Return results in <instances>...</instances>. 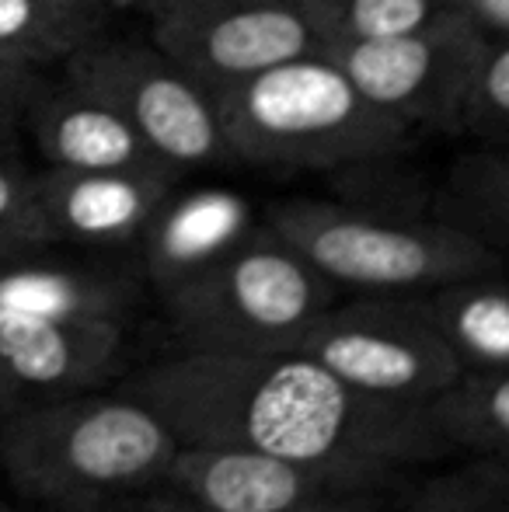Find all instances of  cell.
Wrapping results in <instances>:
<instances>
[{"mask_svg": "<svg viewBox=\"0 0 509 512\" xmlns=\"http://www.w3.org/2000/svg\"><path fill=\"white\" fill-rule=\"evenodd\" d=\"M126 394L189 446H241L387 478L450 453L426 405L370 398L297 349H182L136 373Z\"/></svg>", "mask_w": 509, "mask_h": 512, "instance_id": "obj_1", "label": "cell"}, {"mask_svg": "<svg viewBox=\"0 0 509 512\" xmlns=\"http://www.w3.org/2000/svg\"><path fill=\"white\" fill-rule=\"evenodd\" d=\"M178 436L133 394H60L0 418V471L25 499L49 509L109 506L157 488Z\"/></svg>", "mask_w": 509, "mask_h": 512, "instance_id": "obj_2", "label": "cell"}, {"mask_svg": "<svg viewBox=\"0 0 509 512\" xmlns=\"http://www.w3.org/2000/svg\"><path fill=\"white\" fill-rule=\"evenodd\" d=\"M213 98L231 157L252 168L335 175L398 157L419 140L325 53L258 70Z\"/></svg>", "mask_w": 509, "mask_h": 512, "instance_id": "obj_3", "label": "cell"}, {"mask_svg": "<svg viewBox=\"0 0 509 512\" xmlns=\"http://www.w3.org/2000/svg\"><path fill=\"white\" fill-rule=\"evenodd\" d=\"M262 220L335 290L415 297L506 265L471 230L419 209L293 196L272 203Z\"/></svg>", "mask_w": 509, "mask_h": 512, "instance_id": "obj_4", "label": "cell"}, {"mask_svg": "<svg viewBox=\"0 0 509 512\" xmlns=\"http://www.w3.org/2000/svg\"><path fill=\"white\" fill-rule=\"evenodd\" d=\"M157 297L182 349L283 352L335 304V286L262 220L227 255Z\"/></svg>", "mask_w": 509, "mask_h": 512, "instance_id": "obj_5", "label": "cell"}, {"mask_svg": "<svg viewBox=\"0 0 509 512\" xmlns=\"http://www.w3.org/2000/svg\"><path fill=\"white\" fill-rule=\"evenodd\" d=\"M63 81L112 105L182 175L234 161L217 98L150 39L98 35L63 63Z\"/></svg>", "mask_w": 509, "mask_h": 512, "instance_id": "obj_6", "label": "cell"}, {"mask_svg": "<svg viewBox=\"0 0 509 512\" xmlns=\"http://www.w3.org/2000/svg\"><path fill=\"white\" fill-rule=\"evenodd\" d=\"M492 35L471 14L443 7L387 39L321 49L349 81L415 133H464V112Z\"/></svg>", "mask_w": 509, "mask_h": 512, "instance_id": "obj_7", "label": "cell"}, {"mask_svg": "<svg viewBox=\"0 0 509 512\" xmlns=\"http://www.w3.org/2000/svg\"><path fill=\"white\" fill-rule=\"evenodd\" d=\"M297 352L356 391L398 405H429L464 377L419 297L356 293V300L328 307L304 331Z\"/></svg>", "mask_w": 509, "mask_h": 512, "instance_id": "obj_8", "label": "cell"}, {"mask_svg": "<svg viewBox=\"0 0 509 512\" xmlns=\"http://www.w3.org/2000/svg\"><path fill=\"white\" fill-rule=\"evenodd\" d=\"M147 39L210 95L276 63L321 53L286 0H140Z\"/></svg>", "mask_w": 509, "mask_h": 512, "instance_id": "obj_9", "label": "cell"}, {"mask_svg": "<svg viewBox=\"0 0 509 512\" xmlns=\"http://www.w3.org/2000/svg\"><path fill=\"white\" fill-rule=\"evenodd\" d=\"M387 474L321 467L241 446L182 443L157 488L189 512H297L335 495L381 492Z\"/></svg>", "mask_w": 509, "mask_h": 512, "instance_id": "obj_10", "label": "cell"}, {"mask_svg": "<svg viewBox=\"0 0 509 512\" xmlns=\"http://www.w3.org/2000/svg\"><path fill=\"white\" fill-rule=\"evenodd\" d=\"M126 363V321L42 317L0 307V366L21 391L84 394L116 377Z\"/></svg>", "mask_w": 509, "mask_h": 512, "instance_id": "obj_11", "label": "cell"}, {"mask_svg": "<svg viewBox=\"0 0 509 512\" xmlns=\"http://www.w3.org/2000/svg\"><path fill=\"white\" fill-rule=\"evenodd\" d=\"M175 171H39V199L56 244L129 248L164 199L182 185Z\"/></svg>", "mask_w": 509, "mask_h": 512, "instance_id": "obj_12", "label": "cell"}, {"mask_svg": "<svg viewBox=\"0 0 509 512\" xmlns=\"http://www.w3.org/2000/svg\"><path fill=\"white\" fill-rule=\"evenodd\" d=\"M25 133L46 168L60 171H175L102 98L63 84H42L25 112ZM182 175V171H175Z\"/></svg>", "mask_w": 509, "mask_h": 512, "instance_id": "obj_13", "label": "cell"}, {"mask_svg": "<svg viewBox=\"0 0 509 512\" xmlns=\"http://www.w3.org/2000/svg\"><path fill=\"white\" fill-rule=\"evenodd\" d=\"M252 227V209L238 192H182L178 185L136 241L143 276L154 283L157 293L168 290V286L189 279L192 272L217 262L220 255H227L234 244L252 234Z\"/></svg>", "mask_w": 509, "mask_h": 512, "instance_id": "obj_14", "label": "cell"}, {"mask_svg": "<svg viewBox=\"0 0 509 512\" xmlns=\"http://www.w3.org/2000/svg\"><path fill=\"white\" fill-rule=\"evenodd\" d=\"M140 300L133 272L102 262H63L42 251L0 262V307L42 317L126 321Z\"/></svg>", "mask_w": 509, "mask_h": 512, "instance_id": "obj_15", "label": "cell"}, {"mask_svg": "<svg viewBox=\"0 0 509 512\" xmlns=\"http://www.w3.org/2000/svg\"><path fill=\"white\" fill-rule=\"evenodd\" d=\"M415 297L464 373L509 370V279L503 272L457 279Z\"/></svg>", "mask_w": 509, "mask_h": 512, "instance_id": "obj_16", "label": "cell"}, {"mask_svg": "<svg viewBox=\"0 0 509 512\" xmlns=\"http://www.w3.org/2000/svg\"><path fill=\"white\" fill-rule=\"evenodd\" d=\"M116 0H0V56L53 67L105 35Z\"/></svg>", "mask_w": 509, "mask_h": 512, "instance_id": "obj_17", "label": "cell"}, {"mask_svg": "<svg viewBox=\"0 0 509 512\" xmlns=\"http://www.w3.org/2000/svg\"><path fill=\"white\" fill-rule=\"evenodd\" d=\"M440 216L471 230L478 241L509 251V147H475L450 164Z\"/></svg>", "mask_w": 509, "mask_h": 512, "instance_id": "obj_18", "label": "cell"}, {"mask_svg": "<svg viewBox=\"0 0 509 512\" xmlns=\"http://www.w3.org/2000/svg\"><path fill=\"white\" fill-rule=\"evenodd\" d=\"M426 408L450 450L509 460V370L464 373Z\"/></svg>", "mask_w": 509, "mask_h": 512, "instance_id": "obj_19", "label": "cell"}, {"mask_svg": "<svg viewBox=\"0 0 509 512\" xmlns=\"http://www.w3.org/2000/svg\"><path fill=\"white\" fill-rule=\"evenodd\" d=\"M286 4L307 21L321 49L387 39L450 7L447 0H286Z\"/></svg>", "mask_w": 509, "mask_h": 512, "instance_id": "obj_20", "label": "cell"}, {"mask_svg": "<svg viewBox=\"0 0 509 512\" xmlns=\"http://www.w3.org/2000/svg\"><path fill=\"white\" fill-rule=\"evenodd\" d=\"M405 512H509V460L482 457L419 488Z\"/></svg>", "mask_w": 509, "mask_h": 512, "instance_id": "obj_21", "label": "cell"}, {"mask_svg": "<svg viewBox=\"0 0 509 512\" xmlns=\"http://www.w3.org/2000/svg\"><path fill=\"white\" fill-rule=\"evenodd\" d=\"M0 244L14 255H32L56 244L42 213L39 171H28L14 154H0Z\"/></svg>", "mask_w": 509, "mask_h": 512, "instance_id": "obj_22", "label": "cell"}, {"mask_svg": "<svg viewBox=\"0 0 509 512\" xmlns=\"http://www.w3.org/2000/svg\"><path fill=\"white\" fill-rule=\"evenodd\" d=\"M464 133L478 147H509V35H492L464 112Z\"/></svg>", "mask_w": 509, "mask_h": 512, "instance_id": "obj_23", "label": "cell"}, {"mask_svg": "<svg viewBox=\"0 0 509 512\" xmlns=\"http://www.w3.org/2000/svg\"><path fill=\"white\" fill-rule=\"evenodd\" d=\"M42 84L46 74L39 67L0 56V154H14V143L25 133V112Z\"/></svg>", "mask_w": 509, "mask_h": 512, "instance_id": "obj_24", "label": "cell"}, {"mask_svg": "<svg viewBox=\"0 0 509 512\" xmlns=\"http://www.w3.org/2000/svg\"><path fill=\"white\" fill-rule=\"evenodd\" d=\"M447 4L471 14L489 35H509V0H447Z\"/></svg>", "mask_w": 509, "mask_h": 512, "instance_id": "obj_25", "label": "cell"}, {"mask_svg": "<svg viewBox=\"0 0 509 512\" xmlns=\"http://www.w3.org/2000/svg\"><path fill=\"white\" fill-rule=\"evenodd\" d=\"M377 492H356V495H335V499L314 502V506H304L297 512H381L374 502Z\"/></svg>", "mask_w": 509, "mask_h": 512, "instance_id": "obj_26", "label": "cell"}, {"mask_svg": "<svg viewBox=\"0 0 509 512\" xmlns=\"http://www.w3.org/2000/svg\"><path fill=\"white\" fill-rule=\"evenodd\" d=\"M28 394L21 391L18 387V380L11 377V373L4 370V366H0V418L4 415H11L14 408H21V405H28Z\"/></svg>", "mask_w": 509, "mask_h": 512, "instance_id": "obj_27", "label": "cell"}, {"mask_svg": "<svg viewBox=\"0 0 509 512\" xmlns=\"http://www.w3.org/2000/svg\"><path fill=\"white\" fill-rule=\"evenodd\" d=\"M49 512H119L112 506H88V509H49Z\"/></svg>", "mask_w": 509, "mask_h": 512, "instance_id": "obj_28", "label": "cell"}, {"mask_svg": "<svg viewBox=\"0 0 509 512\" xmlns=\"http://www.w3.org/2000/svg\"><path fill=\"white\" fill-rule=\"evenodd\" d=\"M7 258H18V255H14V251H7L4 244H0V262H7Z\"/></svg>", "mask_w": 509, "mask_h": 512, "instance_id": "obj_29", "label": "cell"}, {"mask_svg": "<svg viewBox=\"0 0 509 512\" xmlns=\"http://www.w3.org/2000/svg\"><path fill=\"white\" fill-rule=\"evenodd\" d=\"M140 0H116V7H136Z\"/></svg>", "mask_w": 509, "mask_h": 512, "instance_id": "obj_30", "label": "cell"}, {"mask_svg": "<svg viewBox=\"0 0 509 512\" xmlns=\"http://www.w3.org/2000/svg\"><path fill=\"white\" fill-rule=\"evenodd\" d=\"M0 512H18V509H11V506H7L4 499H0Z\"/></svg>", "mask_w": 509, "mask_h": 512, "instance_id": "obj_31", "label": "cell"}]
</instances>
